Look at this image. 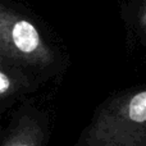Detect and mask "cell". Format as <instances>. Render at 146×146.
Masks as SVG:
<instances>
[{"label": "cell", "instance_id": "obj_1", "mask_svg": "<svg viewBox=\"0 0 146 146\" xmlns=\"http://www.w3.org/2000/svg\"><path fill=\"white\" fill-rule=\"evenodd\" d=\"M13 40L19 50L31 53L38 45V33L31 23L21 21L13 28Z\"/></svg>", "mask_w": 146, "mask_h": 146}, {"label": "cell", "instance_id": "obj_2", "mask_svg": "<svg viewBox=\"0 0 146 146\" xmlns=\"http://www.w3.org/2000/svg\"><path fill=\"white\" fill-rule=\"evenodd\" d=\"M129 117L139 123L146 122V91L133 96L129 104Z\"/></svg>", "mask_w": 146, "mask_h": 146}, {"label": "cell", "instance_id": "obj_3", "mask_svg": "<svg viewBox=\"0 0 146 146\" xmlns=\"http://www.w3.org/2000/svg\"><path fill=\"white\" fill-rule=\"evenodd\" d=\"M9 80L8 77L5 76V73H0V92L1 94H5L7 90L9 88Z\"/></svg>", "mask_w": 146, "mask_h": 146}, {"label": "cell", "instance_id": "obj_4", "mask_svg": "<svg viewBox=\"0 0 146 146\" xmlns=\"http://www.w3.org/2000/svg\"><path fill=\"white\" fill-rule=\"evenodd\" d=\"M22 146H26V145H22Z\"/></svg>", "mask_w": 146, "mask_h": 146}]
</instances>
